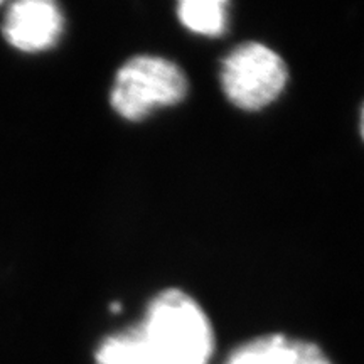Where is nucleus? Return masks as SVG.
I'll return each instance as SVG.
<instances>
[{"label": "nucleus", "instance_id": "obj_3", "mask_svg": "<svg viewBox=\"0 0 364 364\" xmlns=\"http://www.w3.org/2000/svg\"><path fill=\"white\" fill-rule=\"evenodd\" d=\"M221 88L241 110L257 112L275 102L284 91L289 71L285 61L262 43H245L223 59Z\"/></svg>", "mask_w": 364, "mask_h": 364}, {"label": "nucleus", "instance_id": "obj_7", "mask_svg": "<svg viewBox=\"0 0 364 364\" xmlns=\"http://www.w3.org/2000/svg\"><path fill=\"white\" fill-rule=\"evenodd\" d=\"M361 130H363V136H364V110H363V118H361Z\"/></svg>", "mask_w": 364, "mask_h": 364}, {"label": "nucleus", "instance_id": "obj_1", "mask_svg": "<svg viewBox=\"0 0 364 364\" xmlns=\"http://www.w3.org/2000/svg\"><path fill=\"white\" fill-rule=\"evenodd\" d=\"M211 321L191 295L167 289L150 300L139 324L105 338L97 364H209Z\"/></svg>", "mask_w": 364, "mask_h": 364}, {"label": "nucleus", "instance_id": "obj_5", "mask_svg": "<svg viewBox=\"0 0 364 364\" xmlns=\"http://www.w3.org/2000/svg\"><path fill=\"white\" fill-rule=\"evenodd\" d=\"M225 364H332L316 344L284 334L252 339L226 359Z\"/></svg>", "mask_w": 364, "mask_h": 364}, {"label": "nucleus", "instance_id": "obj_4", "mask_svg": "<svg viewBox=\"0 0 364 364\" xmlns=\"http://www.w3.org/2000/svg\"><path fill=\"white\" fill-rule=\"evenodd\" d=\"M63 14L48 0H22L9 9L4 36L14 48L39 53L53 48L63 33Z\"/></svg>", "mask_w": 364, "mask_h": 364}, {"label": "nucleus", "instance_id": "obj_6", "mask_svg": "<svg viewBox=\"0 0 364 364\" xmlns=\"http://www.w3.org/2000/svg\"><path fill=\"white\" fill-rule=\"evenodd\" d=\"M177 17L191 33L216 38L226 31L228 2L225 0H184L177 6Z\"/></svg>", "mask_w": 364, "mask_h": 364}, {"label": "nucleus", "instance_id": "obj_2", "mask_svg": "<svg viewBox=\"0 0 364 364\" xmlns=\"http://www.w3.org/2000/svg\"><path fill=\"white\" fill-rule=\"evenodd\" d=\"M188 95V78L176 63L161 56L129 59L113 80L110 103L125 120L139 122L164 107L181 103Z\"/></svg>", "mask_w": 364, "mask_h": 364}]
</instances>
